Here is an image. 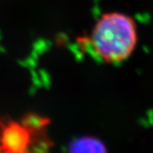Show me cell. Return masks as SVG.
Returning a JSON list of instances; mask_svg holds the SVG:
<instances>
[{"mask_svg": "<svg viewBox=\"0 0 153 153\" xmlns=\"http://www.w3.org/2000/svg\"><path fill=\"white\" fill-rule=\"evenodd\" d=\"M88 43L101 61L107 64L122 63L133 55L136 48V22L123 12L104 13L94 23Z\"/></svg>", "mask_w": 153, "mask_h": 153, "instance_id": "1", "label": "cell"}, {"mask_svg": "<svg viewBox=\"0 0 153 153\" xmlns=\"http://www.w3.org/2000/svg\"><path fill=\"white\" fill-rule=\"evenodd\" d=\"M31 140V126L11 121L2 127L0 149L10 153H30Z\"/></svg>", "mask_w": 153, "mask_h": 153, "instance_id": "2", "label": "cell"}, {"mask_svg": "<svg viewBox=\"0 0 153 153\" xmlns=\"http://www.w3.org/2000/svg\"><path fill=\"white\" fill-rule=\"evenodd\" d=\"M69 153H107L105 145L93 136H82L73 140L68 147Z\"/></svg>", "mask_w": 153, "mask_h": 153, "instance_id": "3", "label": "cell"}, {"mask_svg": "<svg viewBox=\"0 0 153 153\" xmlns=\"http://www.w3.org/2000/svg\"><path fill=\"white\" fill-rule=\"evenodd\" d=\"M0 153H10V152H4V151H3V150H1V149H0Z\"/></svg>", "mask_w": 153, "mask_h": 153, "instance_id": "4", "label": "cell"}]
</instances>
